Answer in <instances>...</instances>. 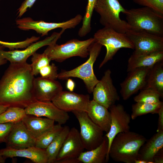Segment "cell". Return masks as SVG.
Here are the masks:
<instances>
[{
	"instance_id": "cell-1",
	"label": "cell",
	"mask_w": 163,
	"mask_h": 163,
	"mask_svg": "<svg viewBox=\"0 0 163 163\" xmlns=\"http://www.w3.org/2000/svg\"><path fill=\"white\" fill-rule=\"evenodd\" d=\"M30 64L10 63L0 80V104L24 109L36 100Z\"/></svg>"
},
{
	"instance_id": "cell-2",
	"label": "cell",
	"mask_w": 163,
	"mask_h": 163,
	"mask_svg": "<svg viewBox=\"0 0 163 163\" xmlns=\"http://www.w3.org/2000/svg\"><path fill=\"white\" fill-rule=\"evenodd\" d=\"M143 135L129 131L117 134L109 149V157L116 162L134 163L139 152L146 140Z\"/></svg>"
},
{
	"instance_id": "cell-3",
	"label": "cell",
	"mask_w": 163,
	"mask_h": 163,
	"mask_svg": "<svg viewBox=\"0 0 163 163\" xmlns=\"http://www.w3.org/2000/svg\"><path fill=\"white\" fill-rule=\"evenodd\" d=\"M124 14L131 29L144 30L163 37V14L145 7L126 9Z\"/></svg>"
},
{
	"instance_id": "cell-4",
	"label": "cell",
	"mask_w": 163,
	"mask_h": 163,
	"mask_svg": "<svg viewBox=\"0 0 163 163\" xmlns=\"http://www.w3.org/2000/svg\"><path fill=\"white\" fill-rule=\"evenodd\" d=\"M102 46L94 42L91 45L89 57L83 64L72 70H62L58 73V78L66 80L70 77L77 78L83 81L88 92L92 93L94 88L99 82L93 70V65L101 51Z\"/></svg>"
},
{
	"instance_id": "cell-5",
	"label": "cell",
	"mask_w": 163,
	"mask_h": 163,
	"mask_svg": "<svg viewBox=\"0 0 163 163\" xmlns=\"http://www.w3.org/2000/svg\"><path fill=\"white\" fill-rule=\"evenodd\" d=\"M94 10L100 15V23L104 27L122 33L131 29L127 21L120 17V13L124 14L126 9L118 0H97Z\"/></svg>"
},
{
	"instance_id": "cell-6",
	"label": "cell",
	"mask_w": 163,
	"mask_h": 163,
	"mask_svg": "<svg viewBox=\"0 0 163 163\" xmlns=\"http://www.w3.org/2000/svg\"><path fill=\"white\" fill-rule=\"evenodd\" d=\"M94 42L93 37L84 40L72 39L62 44L48 46L43 53L51 60L60 62L74 56L85 58L89 55L90 46Z\"/></svg>"
},
{
	"instance_id": "cell-7",
	"label": "cell",
	"mask_w": 163,
	"mask_h": 163,
	"mask_svg": "<svg viewBox=\"0 0 163 163\" xmlns=\"http://www.w3.org/2000/svg\"><path fill=\"white\" fill-rule=\"evenodd\" d=\"M93 38L95 42L104 46L106 49V54L100 64L99 68L112 60L120 49H134L133 45L125 33L118 32L109 27H104L98 30Z\"/></svg>"
},
{
	"instance_id": "cell-8",
	"label": "cell",
	"mask_w": 163,
	"mask_h": 163,
	"mask_svg": "<svg viewBox=\"0 0 163 163\" xmlns=\"http://www.w3.org/2000/svg\"><path fill=\"white\" fill-rule=\"evenodd\" d=\"M78 120L80 126V136L85 149H94L102 143L104 131L90 118L86 112H72Z\"/></svg>"
},
{
	"instance_id": "cell-9",
	"label": "cell",
	"mask_w": 163,
	"mask_h": 163,
	"mask_svg": "<svg viewBox=\"0 0 163 163\" xmlns=\"http://www.w3.org/2000/svg\"><path fill=\"white\" fill-rule=\"evenodd\" d=\"M83 17L78 14L74 18L62 22H48L43 21H34L29 17L19 19L16 21L17 27L24 30H33L41 36L47 35L49 31L58 28L67 29L75 28L82 21Z\"/></svg>"
},
{
	"instance_id": "cell-10",
	"label": "cell",
	"mask_w": 163,
	"mask_h": 163,
	"mask_svg": "<svg viewBox=\"0 0 163 163\" xmlns=\"http://www.w3.org/2000/svg\"><path fill=\"white\" fill-rule=\"evenodd\" d=\"M126 35L133 45L134 52L147 53L163 50V37L142 30L130 29Z\"/></svg>"
},
{
	"instance_id": "cell-11",
	"label": "cell",
	"mask_w": 163,
	"mask_h": 163,
	"mask_svg": "<svg viewBox=\"0 0 163 163\" xmlns=\"http://www.w3.org/2000/svg\"><path fill=\"white\" fill-rule=\"evenodd\" d=\"M111 72L107 69L94 87L93 99L108 109L120 99L117 90L113 82Z\"/></svg>"
},
{
	"instance_id": "cell-12",
	"label": "cell",
	"mask_w": 163,
	"mask_h": 163,
	"mask_svg": "<svg viewBox=\"0 0 163 163\" xmlns=\"http://www.w3.org/2000/svg\"><path fill=\"white\" fill-rule=\"evenodd\" d=\"M65 30L62 29L59 32H53L49 37L43 40L33 43L23 50H15L5 51L2 49L1 52L3 57L10 63H23L27 59L41 47L56 43L57 41Z\"/></svg>"
},
{
	"instance_id": "cell-13",
	"label": "cell",
	"mask_w": 163,
	"mask_h": 163,
	"mask_svg": "<svg viewBox=\"0 0 163 163\" xmlns=\"http://www.w3.org/2000/svg\"><path fill=\"white\" fill-rule=\"evenodd\" d=\"M26 114L45 117L62 125L69 119L67 112L57 107L52 101H35L24 108Z\"/></svg>"
},
{
	"instance_id": "cell-14",
	"label": "cell",
	"mask_w": 163,
	"mask_h": 163,
	"mask_svg": "<svg viewBox=\"0 0 163 163\" xmlns=\"http://www.w3.org/2000/svg\"><path fill=\"white\" fill-rule=\"evenodd\" d=\"M90 101L88 94L62 91L52 101L59 108L68 112L73 111L87 112Z\"/></svg>"
},
{
	"instance_id": "cell-15",
	"label": "cell",
	"mask_w": 163,
	"mask_h": 163,
	"mask_svg": "<svg viewBox=\"0 0 163 163\" xmlns=\"http://www.w3.org/2000/svg\"><path fill=\"white\" fill-rule=\"evenodd\" d=\"M109 109L111 117L110 127L108 132L105 135L108 140V152L115 137L120 133L129 131L131 120L130 115L121 104H114Z\"/></svg>"
},
{
	"instance_id": "cell-16",
	"label": "cell",
	"mask_w": 163,
	"mask_h": 163,
	"mask_svg": "<svg viewBox=\"0 0 163 163\" xmlns=\"http://www.w3.org/2000/svg\"><path fill=\"white\" fill-rule=\"evenodd\" d=\"M150 68L139 67L128 72L126 78L120 84V92L123 100L128 99L139 90L145 88Z\"/></svg>"
},
{
	"instance_id": "cell-17",
	"label": "cell",
	"mask_w": 163,
	"mask_h": 163,
	"mask_svg": "<svg viewBox=\"0 0 163 163\" xmlns=\"http://www.w3.org/2000/svg\"><path fill=\"white\" fill-rule=\"evenodd\" d=\"M85 149L79 131L73 127L70 129L55 163L67 159L78 158Z\"/></svg>"
},
{
	"instance_id": "cell-18",
	"label": "cell",
	"mask_w": 163,
	"mask_h": 163,
	"mask_svg": "<svg viewBox=\"0 0 163 163\" xmlns=\"http://www.w3.org/2000/svg\"><path fill=\"white\" fill-rule=\"evenodd\" d=\"M35 142L21 120L14 123L5 143L6 147L20 149L35 146Z\"/></svg>"
},
{
	"instance_id": "cell-19",
	"label": "cell",
	"mask_w": 163,
	"mask_h": 163,
	"mask_svg": "<svg viewBox=\"0 0 163 163\" xmlns=\"http://www.w3.org/2000/svg\"><path fill=\"white\" fill-rule=\"evenodd\" d=\"M34 91L36 100L42 101H52L62 91L60 83L56 80L43 78H35Z\"/></svg>"
},
{
	"instance_id": "cell-20",
	"label": "cell",
	"mask_w": 163,
	"mask_h": 163,
	"mask_svg": "<svg viewBox=\"0 0 163 163\" xmlns=\"http://www.w3.org/2000/svg\"><path fill=\"white\" fill-rule=\"evenodd\" d=\"M0 154L5 159L14 157L29 159L35 163H47L48 158L45 149L35 146L20 149L6 147L0 150Z\"/></svg>"
},
{
	"instance_id": "cell-21",
	"label": "cell",
	"mask_w": 163,
	"mask_h": 163,
	"mask_svg": "<svg viewBox=\"0 0 163 163\" xmlns=\"http://www.w3.org/2000/svg\"><path fill=\"white\" fill-rule=\"evenodd\" d=\"M163 60V50L143 53L133 52L128 60L127 71L139 67L151 68Z\"/></svg>"
},
{
	"instance_id": "cell-22",
	"label": "cell",
	"mask_w": 163,
	"mask_h": 163,
	"mask_svg": "<svg viewBox=\"0 0 163 163\" xmlns=\"http://www.w3.org/2000/svg\"><path fill=\"white\" fill-rule=\"evenodd\" d=\"M86 112L91 120L104 132H108L111 117L108 109L92 100L90 101Z\"/></svg>"
},
{
	"instance_id": "cell-23",
	"label": "cell",
	"mask_w": 163,
	"mask_h": 163,
	"mask_svg": "<svg viewBox=\"0 0 163 163\" xmlns=\"http://www.w3.org/2000/svg\"><path fill=\"white\" fill-rule=\"evenodd\" d=\"M163 147V131H160L146 140L139 150L137 159L154 163V156Z\"/></svg>"
},
{
	"instance_id": "cell-24",
	"label": "cell",
	"mask_w": 163,
	"mask_h": 163,
	"mask_svg": "<svg viewBox=\"0 0 163 163\" xmlns=\"http://www.w3.org/2000/svg\"><path fill=\"white\" fill-rule=\"evenodd\" d=\"M108 142L104 136L101 144L96 148L82 152L78 158L80 162L84 163H104L108 161Z\"/></svg>"
},
{
	"instance_id": "cell-25",
	"label": "cell",
	"mask_w": 163,
	"mask_h": 163,
	"mask_svg": "<svg viewBox=\"0 0 163 163\" xmlns=\"http://www.w3.org/2000/svg\"><path fill=\"white\" fill-rule=\"evenodd\" d=\"M22 121L36 139L52 127L55 125V122L54 120L47 118L26 114Z\"/></svg>"
},
{
	"instance_id": "cell-26",
	"label": "cell",
	"mask_w": 163,
	"mask_h": 163,
	"mask_svg": "<svg viewBox=\"0 0 163 163\" xmlns=\"http://www.w3.org/2000/svg\"><path fill=\"white\" fill-rule=\"evenodd\" d=\"M145 88L158 92L163 97V62H158L151 67L148 72Z\"/></svg>"
},
{
	"instance_id": "cell-27",
	"label": "cell",
	"mask_w": 163,
	"mask_h": 163,
	"mask_svg": "<svg viewBox=\"0 0 163 163\" xmlns=\"http://www.w3.org/2000/svg\"><path fill=\"white\" fill-rule=\"evenodd\" d=\"M67 126L63 127L60 133L45 149L48 158L47 163H55L57 156L69 131Z\"/></svg>"
},
{
	"instance_id": "cell-28",
	"label": "cell",
	"mask_w": 163,
	"mask_h": 163,
	"mask_svg": "<svg viewBox=\"0 0 163 163\" xmlns=\"http://www.w3.org/2000/svg\"><path fill=\"white\" fill-rule=\"evenodd\" d=\"M162 106L163 102L161 101L155 104L137 102L132 105L131 119L134 120L139 116L149 113H158Z\"/></svg>"
},
{
	"instance_id": "cell-29",
	"label": "cell",
	"mask_w": 163,
	"mask_h": 163,
	"mask_svg": "<svg viewBox=\"0 0 163 163\" xmlns=\"http://www.w3.org/2000/svg\"><path fill=\"white\" fill-rule=\"evenodd\" d=\"M62 125L58 123L36 139L35 146L46 149L62 129Z\"/></svg>"
},
{
	"instance_id": "cell-30",
	"label": "cell",
	"mask_w": 163,
	"mask_h": 163,
	"mask_svg": "<svg viewBox=\"0 0 163 163\" xmlns=\"http://www.w3.org/2000/svg\"><path fill=\"white\" fill-rule=\"evenodd\" d=\"M97 1L88 0L85 12L83 17L82 25L78 32V35L80 37L86 36L91 31V18Z\"/></svg>"
},
{
	"instance_id": "cell-31",
	"label": "cell",
	"mask_w": 163,
	"mask_h": 163,
	"mask_svg": "<svg viewBox=\"0 0 163 163\" xmlns=\"http://www.w3.org/2000/svg\"><path fill=\"white\" fill-rule=\"evenodd\" d=\"M26 115L24 109L9 107L0 114V123H14L21 120Z\"/></svg>"
},
{
	"instance_id": "cell-32",
	"label": "cell",
	"mask_w": 163,
	"mask_h": 163,
	"mask_svg": "<svg viewBox=\"0 0 163 163\" xmlns=\"http://www.w3.org/2000/svg\"><path fill=\"white\" fill-rule=\"evenodd\" d=\"M160 94L157 91L149 88H145L134 98L135 102L149 104H155L161 101Z\"/></svg>"
},
{
	"instance_id": "cell-33",
	"label": "cell",
	"mask_w": 163,
	"mask_h": 163,
	"mask_svg": "<svg viewBox=\"0 0 163 163\" xmlns=\"http://www.w3.org/2000/svg\"><path fill=\"white\" fill-rule=\"evenodd\" d=\"M51 60L44 53L40 54L35 53L31 58L30 64L33 74L37 75L39 74L40 69L50 64Z\"/></svg>"
},
{
	"instance_id": "cell-34",
	"label": "cell",
	"mask_w": 163,
	"mask_h": 163,
	"mask_svg": "<svg viewBox=\"0 0 163 163\" xmlns=\"http://www.w3.org/2000/svg\"><path fill=\"white\" fill-rule=\"evenodd\" d=\"M36 40V38L33 36L30 38H27L24 41L16 42H8L0 40V46L4 48H7L10 50H15V49L26 48Z\"/></svg>"
},
{
	"instance_id": "cell-35",
	"label": "cell",
	"mask_w": 163,
	"mask_h": 163,
	"mask_svg": "<svg viewBox=\"0 0 163 163\" xmlns=\"http://www.w3.org/2000/svg\"><path fill=\"white\" fill-rule=\"evenodd\" d=\"M136 4L163 14V0H133Z\"/></svg>"
},
{
	"instance_id": "cell-36",
	"label": "cell",
	"mask_w": 163,
	"mask_h": 163,
	"mask_svg": "<svg viewBox=\"0 0 163 163\" xmlns=\"http://www.w3.org/2000/svg\"><path fill=\"white\" fill-rule=\"evenodd\" d=\"M58 68L55 64L52 63L40 69L39 74L43 78L56 80L58 78Z\"/></svg>"
},
{
	"instance_id": "cell-37",
	"label": "cell",
	"mask_w": 163,
	"mask_h": 163,
	"mask_svg": "<svg viewBox=\"0 0 163 163\" xmlns=\"http://www.w3.org/2000/svg\"><path fill=\"white\" fill-rule=\"evenodd\" d=\"M14 123H0V143L6 142Z\"/></svg>"
},
{
	"instance_id": "cell-38",
	"label": "cell",
	"mask_w": 163,
	"mask_h": 163,
	"mask_svg": "<svg viewBox=\"0 0 163 163\" xmlns=\"http://www.w3.org/2000/svg\"><path fill=\"white\" fill-rule=\"evenodd\" d=\"M36 0H25L18 9V17H21L27 11L28 8H31Z\"/></svg>"
},
{
	"instance_id": "cell-39",
	"label": "cell",
	"mask_w": 163,
	"mask_h": 163,
	"mask_svg": "<svg viewBox=\"0 0 163 163\" xmlns=\"http://www.w3.org/2000/svg\"><path fill=\"white\" fill-rule=\"evenodd\" d=\"M158 114V118L157 132L163 131V106L161 107Z\"/></svg>"
},
{
	"instance_id": "cell-40",
	"label": "cell",
	"mask_w": 163,
	"mask_h": 163,
	"mask_svg": "<svg viewBox=\"0 0 163 163\" xmlns=\"http://www.w3.org/2000/svg\"><path fill=\"white\" fill-rule=\"evenodd\" d=\"M163 148L161 149L155 155L153 158L154 163H163Z\"/></svg>"
},
{
	"instance_id": "cell-41",
	"label": "cell",
	"mask_w": 163,
	"mask_h": 163,
	"mask_svg": "<svg viewBox=\"0 0 163 163\" xmlns=\"http://www.w3.org/2000/svg\"><path fill=\"white\" fill-rule=\"evenodd\" d=\"M75 84L74 82L71 79L68 78L66 83V87L70 91H73L75 88Z\"/></svg>"
},
{
	"instance_id": "cell-42",
	"label": "cell",
	"mask_w": 163,
	"mask_h": 163,
	"mask_svg": "<svg viewBox=\"0 0 163 163\" xmlns=\"http://www.w3.org/2000/svg\"><path fill=\"white\" fill-rule=\"evenodd\" d=\"M80 163L78 158H69L60 161L57 163Z\"/></svg>"
},
{
	"instance_id": "cell-43",
	"label": "cell",
	"mask_w": 163,
	"mask_h": 163,
	"mask_svg": "<svg viewBox=\"0 0 163 163\" xmlns=\"http://www.w3.org/2000/svg\"><path fill=\"white\" fill-rule=\"evenodd\" d=\"M4 48L0 46V66L4 65L7 62V60L4 58L1 52V50Z\"/></svg>"
},
{
	"instance_id": "cell-44",
	"label": "cell",
	"mask_w": 163,
	"mask_h": 163,
	"mask_svg": "<svg viewBox=\"0 0 163 163\" xmlns=\"http://www.w3.org/2000/svg\"><path fill=\"white\" fill-rule=\"evenodd\" d=\"M9 107L7 105L0 104V114L5 111Z\"/></svg>"
},
{
	"instance_id": "cell-45",
	"label": "cell",
	"mask_w": 163,
	"mask_h": 163,
	"mask_svg": "<svg viewBox=\"0 0 163 163\" xmlns=\"http://www.w3.org/2000/svg\"><path fill=\"white\" fill-rule=\"evenodd\" d=\"M5 159L0 153V163H5Z\"/></svg>"
}]
</instances>
